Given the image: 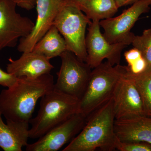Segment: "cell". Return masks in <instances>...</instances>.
Listing matches in <instances>:
<instances>
[{
	"instance_id": "6da1fadb",
	"label": "cell",
	"mask_w": 151,
	"mask_h": 151,
	"mask_svg": "<svg viewBox=\"0 0 151 151\" xmlns=\"http://www.w3.org/2000/svg\"><path fill=\"white\" fill-rule=\"evenodd\" d=\"M50 73L35 78H19L14 86L0 93V112L6 120L29 123L38 100L53 89Z\"/></svg>"
},
{
	"instance_id": "7a4b0ae2",
	"label": "cell",
	"mask_w": 151,
	"mask_h": 151,
	"mask_svg": "<svg viewBox=\"0 0 151 151\" xmlns=\"http://www.w3.org/2000/svg\"><path fill=\"white\" fill-rule=\"evenodd\" d=\"M113 97L86 118L85 126L63 151H103L117 150L120 142L114 129Z\"/></svg>"
},
{
	"instance_id": "3957f363",
	"label": "cell",
	"mask_w": 151,
	"mask_h": 151,
	"mask_svg": "<svg viewBox=\"0 0 151 151\" xmlns=\"http://www.w3.org/2000/svg\"><path fill=\"white\" fill-rule=\"evenodd\" d=\"M41 99L37 115L29 121L31 139H38L79 112V100L54 87Z\"/></svg>"
},
{
	"instance_id": "277c9868",
	"label": "cell",
	"mask_w": 151,
	"mask_h": 151,
	"mask_svg": "<svg viewBox=\"0 0 151 151\" xmlns=\"http://www.w3.org/2000/svg\"><path fill=\"white\" fill-rule=\"evenodd\" d=\"M127 71V66L112 65L108 61L93 68L79 101V113L87 118L107 103L113 97L116 85Z\"/></svg>"
},
{
	"instance_id": "5b68a950",
	"label": "cell",
	"mask_w": 151,
	"mask_h": 151,
	"mask_svg": "<svg viewBox=\"0 0 151 151\" xmlns=\"http://www.w3.org/2000/svg\"><path fill=\"white\" fill-rule=\"evenodd\" d=\"M91 22L75 0H61L53 22L64 38L67 50L83 62H86L87 56L85 33Z\"/></svg>"
},
{
	"instance_id": "8992f818",
	"label": "cell",
	"mask_w": 151,
	"mask_h": 151,
	"mask_svg": "<svg viewBox=\"0 0 151 151\" xmlns=\"http://www.w3.org/2000/svg\"><path fill=\"white\" fill-rule=\"evenodd\" d=\"M60 57L61 65L57 73L54 88L80 100L86 90L92 69L69 50H65Z\"/></svg>"
},
{
	"instance_id": "52a82bcc",
	"label": "cell",
	"mask_w": 151,
	"mask_h": 151,
	"mask_svg": "<svg viewBox=\"0 0 151 151\" xmlns=\"http://www.w3.org/2000/svg\"><path fill=\"white\" fill-rule=\"evenodd\" d=\"M151 5V0H140L119 16L100 20L106 40L111 44H132L135 35L131 29L141 15L149 12Z\"/></svg>"
},
{
	"instance_id": "ba28073f",
	"label": "cell",
	"mask_w": 151,
	"mask_h": 151,
	"mask_svg": "<svg viewBox=\"0 0 151 151\" xmlns=\"http://www.w3.org/2000/svg\"><path fill=\"white\" fill-rule=\"evenodd\" d=\"M14 0H0V51L14 47L21 38L32 31L35 23L16 11Z\"/></svg>"
},
{
	"instance_id": "9c48e42d",
	"label": "cell",
	"mask_w": 151,
	"mask_h": 151,
	"mask_svg": "<svg viewBox=\"0 0 151 151\" xmlns=\"http://www.w3.org/2000/svg\"><path fill=\"white\" fill-rule=\"evenodd\" d=\"M99 21H92L85 39L87 56L86 63L92 69L107 59L111 65L120 64L121 54L127 46L123 43L111 44L100 31Z\"/></svg>"
},
{
	"instance_id": "30bf717a",
	"label": "cell",
	"mask_w": 151,
	"mask_h": 151,
	"mask_svg": "<svg viewBox=\"0 0 151 151\" xmlns=\"http://www.w3.org/2000/svg\"><path fill=\"white\" fill-rule=\"evenodd\" d=\"M86 122V117L81 113L73 116L52 128L38 138L35 142L28 144L27 151H57L76 137Z\"/></svg>"
},
{
	"instance_id": "8fae6325",
	"label": "cell",
	"mask_w": 151,
	"mask_h": 151,
	"mask_svg": "<svg viewBox=\"0 0 151 151\" xmlns=\"http://www.w3.org/2000/svg\"><path fill=\"white\" fill-rule=\"evenodd\" d=\"M113 100L116 120L146 115L140 95L127 71L116 85Z\"/></svg>"
},
{
	"instance_id": "7c38bea8",
	"label": "cell",
	"mask_w": 151,
	"mask_h": 151,
	"mask_svg": "<svg viewBox=\"0 0 151 151\" xmlns=\"http://www.w3.org/2000/svg\"><path fill=\"white\" fill-rule=\"evenodd\" d=\"M61 0H37V18L31 32L19 40V52L31 51L36 44L53 25Z\"/></svg>"
},
{
	"instance_id": "4fadbf2b",
	"label": "cell",
	"mask_w": 151,
	"mask_h": 151,
	"mask_svg": "<svg viewBox=\"0 0 151 151\" xmlns=\"http://www.w3.org/2000/svg\"><path fill=\"white\" fill-rule=\"evenodd\" d=\"M50 60L31 51L23 52L18 59L9 58L6 71L18 78H35L50 73L54 66Z\"/></svg>"
},
{
	"instance_id": "5bb4252c",
	"label": "cell",
	"mask_w": 151,
	"mask_h": 151,
	"mask_svg": "<svg viewBox=\"0 0 151 151\" xmlns=\"http://www.w3.org/2000/svg\"><path fill=\"white\" fill-rule=\"evenodd\" d=\"M114 129L121 142L151 144V116H137L116 120Z\"/></svg>"
},
{
	"instance_id": "9a60e30c",
	"label": "cell",
	"mask_w": 151,
	"mask_h": 151,
	"mask_svg": "<svg viewBox=\"0 0 151 151\" xmlns=\"http://www.w3.org/2000/svg\"><path fill=\"white\" fill-rule=\"evenodd\" d=\"M0 112V147L4 151H22L27 145L29 123L6 120L3 122Z\"/></svg>"
},
{
	"instance_id": "2e32d148",
	"label": "cell",
	"mask_w": 151,
	"mask_h": 151,
	"mask_svg": "<svg viewBox=\"0 0 151 151\" xmlns=\"http://www.w3.org/2000/svg\"><path fill=\"white\" fill-rule=\"evenodd\" d=\"M67 50L64 38L52 25L43 37L36 44L32 51L50 60L60 55Z\"/></svg>"
},
{
	"instance_id": "e0dca14e",
	"label": "cell",
	"mask_w": 151,
	"mask_h": 151,
	"mask_svg": "<svg viewBox=\"0 0 151 151\" xmlns=\"http://www.w3.org/2000/svg\"><path fill=\"white\" fill-rule=\"evenodd\" d=\"M77 4L92 21H100L113 17L119 9L114 0H86Z\"/></svg>"
},
{
	"instance_id": "ac0fdd59",
	"label": "cell",
	"mask_w": 151,
	"mask_h": 151,
	"mask_svg": "<svg viewBox=\"0 0 151 151\" xmlns=\"http://www.w3.org/2000/svg\"><path fill=\"white\" fill-rule=\"evenodd\" d=\"M127 73L139 93L145 115L151 116V67L140 74H132L128 70Z\"/></svg>"
},
{
	"instance_id": "d6986e66",
	"label": "cell",
	"mask_w": 151,
	"mask_h": 151,
	"mask_svg": "<svg viewBox=\"0 0 151 151\" xmlns=\"http://www.w3.org/2000/svg\"><path fill=\"white\" fill-rule=\"evenodd\" d=\"M124 56L128 63L127 69L132 74L143 73L148 68L147 61L137 49L134 47L126 51Z\"/></svg>"
},
{
	"instance_id": "ffe728a7",
	"label": "cell",
	"mask_w": 151,
	"mask_h": 151,
	"mask_svg": "<svg viewBox=\"0 0 151 151\" xmlns=\"http://www.w3.org/2000/svg\"><path fill=\"white\" fill-rule=\"evenodd\" d=\"M132 44L140 52L148 67H151V28L144 30L140 36L135 35Z\"/></svg>"
},
{
	"instance_id": "44dd1931",
	"label": "cell",
	"mask_w": 151,
	"mask_h": 151,
	"mask_svg": "<svg viewBox=\"0 0 151 151\" xmlns=\"http://www.w3.org/2000/svg\"><path fill=\"white\" fill-rule=\"evenodd\" d=\"M117 150L120 151H151V144L144 142L120 141Z\"/></svg>"
},
{
	"instance_id": "7402d4cb",
	"label": "cell",
	"mask_w": 151,
	"mask_h": 151,
	"mask_svg": "<svg viewBox=\"0 0 151 151\" xmlns=\"http://www.w3.org/2000/svg\"><path fill=\"white\" fill-rule=\"evenodd\" d=\"M19 78L15 76L4 71L0 68V85L10 88L16 84Z\"/></svg>"
},
{
	"instance_id": "603a6c76",
	"label": "cell",
	"mask_w": 151,
	"mask_h": 151,
	"mask_svg": "<svg viewBox=\"0 0 151 151\" xmlns=\"http://www.w3.org/2000/svg\"><path fill=\"white\" fill-rule=\"evenodd\" d=\"M17 6L27 11L35 7L37 0H14Z\"/></svg>"
},
{
	"instance_id": "cb8c5ba5",
	"label": "cell",
	"mask_w": 151,
	"mask_h": 151,
	"mask_svg": "<svg viewBox=\"0 0 151 151\" xmlns=\"http://www.w3.org/2000/svg\"><path fill=\"white\" fill-rule=\"evenodd\" d=\"M140 0H114L118 8L121 7L132 5Z\"/></svg>"
},
{
	"instance_id": "d4e9b609",
	"label": "cell",
	"mask_w": 151,
	"mask_h": 151,
	"mask_svg": "<svg viewBox=\"0 0 151 151\" xmlns=\"http://www.w3.org/2000/svg\"><path fill=\"white\" fill-rule=\"evenodd\" d=\"M75 1L77 4H81V3L84 2L86 0H75Z\"/></svg>"
}]
</instances>
